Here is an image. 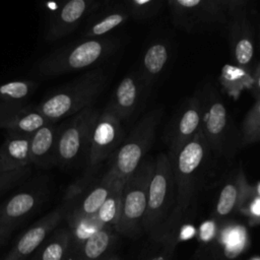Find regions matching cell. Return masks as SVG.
<instances>
[{"instance_id": "cell-18", "label": "cell", "mask_w": 260, "mask_h": 260, "mask_svg": "<svg viewBox=\"0 0 260 260\" xmlns=\"http://www.w3.org/2000/svg\"><path fill=\"white\" fill-rule=\"evenodd\" d=\"M253 188L247 181L243 170H238L221 186L215 202L214 213L218 218L238 211L252 195Z\"/></svg>"}, {"instance_id": "cell-14", "label": "cell", "mask_w": 260, "mask_h": 260, "mask_svg": "<svg viewBox=\"0 0 260 260\" xmlns=\"http://www.w3.org/2000/svg\"><path fill=\"white\" fill-rule=\"evenodd\" d=\"M229 42L233 65L244 72L251 73L255 57L253 31L245 9L229 16Z\"/></svg>"}, {"instance_id": "cell-2", "label": "cell", "mask_w": 260, "mask_h": 260, "mask_svg": "<svg viewBox=\"0 0 260 260\" xmlns=\"http://www.w3.org/2000/svg\"><path fill=\"white\" fill-rule=\"evenodd\" d=\"M211 153L203 135L199 132L171 158L177 190V207L174 216L180 215L192 204L207 170Z\"/></svg>"}, {"instance_id": "cell-11", "label": "cell", "mask_w": 260, "mask_h": 260, "mask_svg": "<svg viewBox=\"0 0 260 260\" xmlns=\"http://www.w3.org/2000/svg\"><path fill=\"white\" fill-rule=\"evenodd\" d=\"M202 102L200 90L188 99L178 110L165 133V142L169 147L168 155L173 158L201 128Z\"/></svg>"}, {"instance_id": "cell-31", "label": "cell", "mask_w": 260, "mask_h": 260, "mask_svg": "<svg viewBox=\"0 0 260 260\" xmlns=\"http://www.w3.org/2000/svg\"><path fill=\"white\" fill-rule=\"evenodd\" d=\"M251 90L253 95L256 98V101L260 99V63L255 68L252 74V86Z\"/></svg>"}, {"instance_id": "cell-12", "label": "cell", "mask_w": 260, "mask_h": 260, "mask_svg": "<svg viewBox=\"0 0 260 260\" xmlns=\"http://www.w3.org/2000/svg\"><path fill=\"white\" fill-rule=\"evenodd\" d=\"M123 139L121 121L107 108L101 112L91 132L89 149L87 154L88 171H95L98 167L108 158Z\"/></svg>"}, {"instance_id": "cell-16", "label": "cell", "mask_w": 260, "mask_h": 260, "mask_svg": "<svg viewBox=\"0 0 260 260\" xmlns=\"http://www.w3.org/2000/svg\"><path fill=\"white\" fill-rule=\"evenodd\" d=\"M44 198L45 191L41 187L18 191L0 205V224L14 230L39 208Z\"/></svg>"}, {"instance_id": "cell-13", "label": "cell", "mask_w": 260, "mask_h": 260, "mask_svg": "<svg viewBox=\"0 0 260 260\" xmlns=\"http://www.w3.org/2000/svg\"><path fill=\"white\" fill-rule=\"evenodd\" d=\"M104 3L93 0H70L60 3L49 15L46 29L47 41L60 40L75 30L82 20Z\"/></svg>"}, {"instance_id": "cell-15", "label": "cell", "mask_w": 260, "mask_h": 260, "mask_svg": "<svg viewBox=\"0 0 260 260\" xmlns=\"http://www.w3.org/2000/svg\"><path fill=\"white\" fill-rule=\"evenodd\" d=\"M65 218V208L58 206L34 222L20 237L3 260H26Z\"/></svg>"}, {"instance_id": "cell-29", "label": "cell", "mask_w": 260, "mask_h": 260, "mask_svg": "<svg viewBox=\"0 0 260 260\" xmlns=\"http://www.w3.org/2000/svg\"><path fill=\"white\" fill-rule=\"evenodd\" d=\"M164 4L159 0H131L125 2V7L130 16L135 19L153 17L158 13Z\"/></svg>"}, {"instance_id": "cell-25", "label": "cell", "mask_w": 260, "mask_h": 260, "mask_svg": "<svg viewBox=\"0 0 260 260\" xmlns=\"http://www.w3.org/2000/svg\"><path fill=\"white\" fill-rule=\"evenodd\" d=\"M70 239L69 229L57 228L38 248L30 260H67Z\"/></svg>"}, {"instance_id": "cell-26", "label": "cell", "mask_w": 260, "mask_h": 260, "mask_svg": "<svg viewBox=\"0 0 260 260\" xmlns=\"http://www.w3.org/2000/svg\"><path fill=\"white\" fill-rule=\"evenodd\" d=\"M38 87L34 80H12L0 85V109L28 105L27 100Z\"/></svg>"}, {"instance_id": "cell-17", "label": "cell", "mask_w": 260, "mask_h": 260, "mask_svg": "<svg viewBox=\"0 0 260 260\" xmlns=\"http://www.w3.org/2000/svg\"><path fill=\"white\" fill-rule=\"evenodd\" d=\"M148 87L139 73H132L122 78L117 85L107 109L121 122L129 119L142 102L143 91Z\"/></svg>"}, {"instance_id": "cell-22", "label": "cell", "mask_w": 260, "mask_h": 260, "mask_svg": "<svg viewBox=\"0 0 260 260\" xmlns=\"http://www.w3.org/2000/svg\"><path fill=\"white\" fill-rule=\"evenodd\" d=\"M99 12H92L86 21L82 36L85 39L103 38L114 28L123 24L130 14L126 7L99 8Z\"/></svg>"}, {"instance_id": "cell-24", "label": "cell", "mask_w": 260, "mask_h": 260, "mask_svg": "<svg viewBox=\"0 0 260 260\" xmlns=\"http://www.w3.org/2000/svg\"><path fill=\"white\" fill-rule=\"evenodd\" d=\"M170 58V48L165 41H155L145 50L141 60L140 77L147 86L162 72Z\"/></svg>"}, {"instance_id": "cell-7", "label": "cell", "mask_w": 260, "mask_h": 260, "mask_svg": "<svg viewBox=\"0 0 260 260\" xmlns=\"http://www.w3.org/2000/svg\"><path fill=\"white\" fill-rule=\"evenodd\" d=\"M100 114L89 107L59 124L56 166L69 169L87 159L91 132Z\"/></svg>"}, {"instance_id": "cell-30", "label": "cell", "mask_w": 260, "mask_h": 260, "mask_svg": "<svg viewBox=\"0 0 260 260\" xmlns=\"http://www.w3.org/2000/svg\"><path fill=\"white\" fill-rule=\"evenodd\" d=\"M30 167L12 172L0 173V195L24 181L30 175Z\"/></svg>"}, {"instance_id": "cell-27", "label": "cell", "mask_w": 260, "mask_h": 260, "mask_svg": "<svg viewBox=\"0 0 260 260\" xmlns=\"http://www.w3.org/2000/svg\"><path fill=\"white\" fill-rule=\"evenodd\" d=\"M124 184L125 181L116 180L111 193L100 207L98 212L92 216L102 228L109 226L115 229L120 215Z\"/></svg>"}, {"instance_id": "cell-3", "label": "cell", "mask_w": 260, "mask_h": 260, "mask_svg": "<svg viewBox=\"0 0 260 260\" xmlns=\"http://www.w3.org/2000/svg\"><path fill=\"white\" fill-rule=\"evenodd\" d=\"M118 47L114 38H91L63 46L47 56L38 64L44 76H58L88 68L111 55Z\"/></svg>"}, {"instance_id": "cell-34", "label": "cell", "mask_w": 260, "mask_h": 260, "mask_svg": "<svg viewBox=\"0 0 260 260\" xmlns=\"http://www.w3.org/2000/svg\"><path fill=\"white\" fill-rule=\"evenodd\" d=\"M101 260H121L118 256H115V255H107L106 257H104V258H102Z\"/></svg>"}, {"instance_id": "cell-23", "label": "cell", "mask_w": 260, "mask_h": 260, "mask_svg": "<svg viewBox=\"0 0 260 260\" xmlns=\"http://www.w3.org/2000/svg\"><path fill=\"white\" fill-rule=\"evenodd\" d=\"M114 228H102L73 250L67 260H101L112 248L116 236Z\"/></svg>"}, {"instance_id": "cell-8", "label": "cell", "mask_w": 260, "mask_h": 260, "mask_svg": "<svg viewBox=\"0 0 260 260\" xmlns=\"http://www.w3.org/2000/svg\"><path fill=\"white\" fill-rule=\"evenodd\" d=\"M200 93L202 102L200 132L213 154L229 155L233 147V130L225 104L211 82L205 83Z\"/></svg>"}, {"instance_id": "cell-20", "label": "cell", "mask_w": 260, "mask_h": 260, "mask_svg": "<svg viewBox=\"0 0 260 260\" xmlns=\"http://www.w3.org/2000/svg\"><path fill=\"white\" fill-rule=\"evenodd\" d=\"M48 123L50 122L35 110L34 105L0 109V129L10 133L31 135Z\"/></svg>"}, {"instance_id": "cell-32", "label": "cell", "mask_w": 260, "mask_h": 260, "mask_svg": "<svg viewBox=\"0 0 260 260\" xmlns=\"http://www.w3.org/2000/svg\"><path fill=\"white\" fill-rule=\"evenodd\" d=\"M14 230H12L10 228H7V226H4V225L0 224V245L10 236V234Z\"/></svg>"}, {"instance_id": "cell-6", "label": "cell", "mask_w": 260, "mask_h": 260, "mask_svg": "<svg viewBox=\"0 0 260 260\" xmlns=\"http://www.w3.org/2000/svg\"><path fill=\"white\" fill-rule=\"evenodd\" d=\"M177 207V190L171 158L159 153L155 160L148 187L147 207L143 230L153 232L164 220L174 216Z\"/></svg>"}, {"instance_id": "cell-33", "label": "cell", "mask_w": 260, "mask_h": 260, "mask_svg": "<svg viewBox=\"0 0 260 260\" xmlns=\"http://www.w3.org/2000/svg\"><path fill=\"white\" fill-rule=\"evenodd\" d=\"M169 256H170V254H169V250H166V251H165V253H161V254H159V255L155 256V257H154V258H152L151 260H168Z\"/></svg>"}, {"instance_id": "cell-21", "label": "cell", "mask_w": 260, "mask_h": 260, "mask_svg": "<svg viewBox=\"0 0 260 260\" xmlns=\"http://www.w3.org/2000/svg\"><path fill=\"white\" fill-rule=\"evenodd\" d=\"M29 137L30 135L7 132L0 145V173L30 166Z\"/></svg>"}, {"instance_id": "cell-10", "label": "cell", "mask_w": 260, "mask_h": 260, "mask_svg": "<svg viewBox=\"0 0 260 260\" xmlns=\"http://www.w3.org/2000/svg\"><path fill=\"white\" fill-rule=\"evenodd\" d=\"M173 22L188 32H201L228 26L229 15L221 0H169Z\"/></svg>"}, {"instance_id": "cell-9", "label": "cell", "mask_w": 260, "mask_h": 260, "mask_svg": "<svg viewBox=\"0 0 260 260\" xmlns=\"http://www.w3.org/2000/svg\"><path fill=\"white\" fill-rule=\"evenodd\" d=\"M93 172L95 171L87 170L86 174L71 184L65 193L62 205L65 208L64 219L68 224L92 217L114 187L116 180L104 175L95 181Z\"/></svg>"}, {"instance_id": "cell-19", "label": "cell", "mask_w": 260, "mask_h": 260, "mask_svg": "<svg viewBox=\"0 0 260 260\" xmlns=\"http://www.w3.org/2000/svg\"><path fill=\"white\" fill-rule=\"evenodd\" d=\"M59 124L48 123L29 137L30 165L50 169L57 164V139Z\"/></svg>"}, {"instance_id": "cell-5", "label": "cell", "mask_w": 260, "mask_h": 260, "mask_svg": "<svg viewBox=\"0 0 260 260\" xmlns=\"http://www.w3.org/2000/svg\"><path fill=\"white\" fill-rule=\"evenodd\" d=\"M153 167V159L144 158L135 172L125 181L120 215L115 226L116 232L123 236L135 237L143 230L148 187Z\"/></svg>"}, {"instance_id": "cell-4", "label": "cell", "mask_w": 260, "mask_h": 260, "mask_svg": "<svg viewBox=\"0 0 260 260\" xmlns=\"http://www.w3.org/2000/svg\"><path fill=\"white\" fill-rule=\"evenodd\" d=\"M161 115L160 109H153L135 125L116 150L111 167L105 174L108 178L126 181L135 172L153 143Z\"/></svg>"}, {"instance_id": "cell-1", "label": "cell", "mask_w": 260, "mask_h": 260, "mask_svg": "<svg viewBox=\"0 0 260 260\" xmlns=\"http://www.w3.org/2000/svg\"><path fill=\"white\" fill-rule=\"evenodd\" d=\"M106 83L107 76L102 68L86 71L52 90L34 108L48 122H60L92 107Z\"/></svg>"}, {"instance_id": "cell-28", "label": "cell", "mask_w": 260, "mask_h": 260, "mask_svg": "<svg viewBox=\"0 0 260 260\" xmlns=\"http://www.w3.org/2000/svg\"><path fill=\"white\" fill-rule=\"evenodd\" d=\"M260 141V99L256 101L255 105L247 113L239 138L241 146L250 145Z\"/></svg>"}]
</instances>
